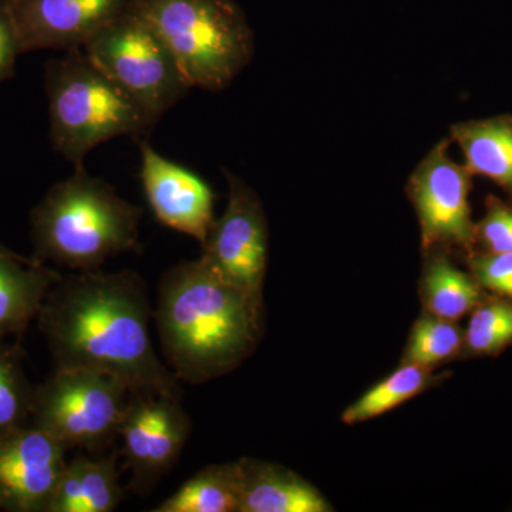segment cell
<instances>
[{
    "label": "cell",
    "mask_w": 512,
    "mask_h": 512,
    "mask_svg": "<svg viewBox=\"0 0 512 512\" xmlns=\"http://www.w3.org/2000/svg\"><path fill=\"white\" fill-rule=\"evenodd\" d=\"M153 316L146 282L137 272L96 269L62 275L37 318L56 369L103 373L131 393L181 400L180 382L154 349Z\"/></svg>",
    "instance_id": "obj_1"
},
{
    "label": "cell",
    "mask_w": 512,
    "mask_h": 512,
    "mask_svg": "<svg viewBox=\"0 0 512 512\" xmlns=\"http://www.w3.org/2000/svg\"><path fill=\"white\" fill-rule=\"evenodd\" d=\"M261 316V306L201 258L167 269L158 284L154 320L178 382L205 383L234 369L255 348Z\"/></svg>",
    "instance_id": "obj_2"
},
{
    "label": "cell",
    "mask_w": 512,
    "mask_h": 512,
    "mask_svg": "<svg viewBox=\"0 0 512 512\" xmlns=\"http://www.w3.org/2000/svg\"><path fill=\"white\" fill-rule=\"evenodd\" d=\"M141 218V207L76 165L32 211L33 258L73 272L96 271L110 258L136 251Z\"/></svg>",
    "instance_id": "obj_3"
},
{
    "label": "cell",
    "mask_w": 512,
    "mask_h": 512,
    "mask_svg": "<svg viewBox=\"0 0 512 512\" xmlns=\"http://www.w3.org/2000/svg\"><path fill=\"white\" fill-rule=\"evenodd\" d=\"M45 90L50 141L74 167L100 144L123 136L138 140L157 126L83 49L46 63Z\"/></svg>",
    "instance_id": "obj_4"
},
{
    "label": "cell",
    "mask_w": 512,
    "mask_h": 512,
    "mask_svg": "<svg viewBox=\"0 0 512 512\" xmlns=\"http://www.w3.org/2000/svg\"><path fill=\"white\" fill-rule=\"evenodd\" d=\"M177 60L191 89L217 93L254 55V33L234 0H128Z\"/></svg>",
    "instance_id": "obj_5"
},
{
    "label": "cell",
    "mask_w": 512,
    "mask_h": 512,
    "mask_svg": "<svg viewBox=\"0 0 512 512\" xmlns=\"http://www.w3.org/2000/svg\"><path fill=\"white\" fill-rule=\"evenodd\" d=\"M83 50L156 124L191 90L164 40L128 3Z\"/></svg>",
    "instance_id": "obj_6"
},
{
    "label": "cell",
    "mask_w": 512,
    "mask_h": 512,
    "mask_svg": "<svg viewBox=\"0 0 512 512\" xmlns=\"http://www.w3.org/2000/svg\"><path fill=\"white\" fill-rule=\"evenodd\" d=\"M131 392L116 377L90 370L56 369L33 392V426L67 451L97 453L119 437Z\"/></svg>",
    "instance_id": "obj_7"
},
{
    "label": "cell",
    "mask_w": 512,
    "mask_h": 512,
    "mask_svg": "<svg viewBox=\"0 0 512 512\" xmlns=\"http://www.w3.org/2000/svg\"><path fill=\"white\" fill-rule=\"evenodd\" d=\"M228 204L214 222L200 258L222 281L262 308L268 259V227L258 195L237 175L225 171Z\"/></svg>",
    "instance_id": "obj_8"
},
{
    "label": "cell",
    "mask_w": 512,
    "mask_h": 512,
    "mask_svg": "<svg viewBox=\"0 0 512 512\" xmlns=\"http://www.w3.org/2000/svg\"><path fill=\"white\" fill-rule=\"evenodd\" d=\"M448 146L447 140L440 141L417 165L409 181L424 251L436 247L471 249L477 242V224L470 207L474 175L450 157Z\"/></svg>",
    "instance_id": "obj_9"
},
{
    "label": "cell",
    "mask_w": 512,
    "mask_h": 512,
    "mask_svg": "<svg viewBox=\"0 0 512 512\" xmlns=\"http://www.w3.org/2000/svg\"><path fill=\"white\" fill-rule=\"evenodd\" d=\"M190 433L191 420L181 400L131 393L119 426L121 454L131 471L130 490L150 493L177 464Z\"/></svg>",
    "instance_id": "obj_10"
},
{
    "label": "cell",
    "mask_w": 512,
    "mask_h": 512,
    "mask_svg": "<svg viewBox=\"0 0 512 512\" xmlns=\"http://www.w3.org/2000/svg\"><path fill=\"white\" fill-rule=\"evenodd\" d=\"M66 451L36 426L0 434V510L47 512L66 467Z\"/></svg>",
    "instance_id": "obj_11"
},
{
    "label": "cell",
    "mask_w": 512,
    "mask_h": 512,
    "mask_svg": "<svg viewBox=\"0 0 512 512\" xmlns=\"http://www.w3.org/2000/svg\"><path fill=\"white\" fill-rule=\"evenodd\" d=\"M20 52L83 49L128 0H3Z\"/></svg>",
    "instance_id": "obj_12"
},
{
    "label": "cell",
    "mask_w": 512,
    "mask_h": 512,
    "mask_svg": "<svg viewBox=\"0 0 512 512\" xmlns=\"http://www.w3.org/2000/svg\"><path fill=\"white\" fill-rule=\"evenodd\" d=\"M140 154L141 184L153 214L202 247L215 222L214 191L200 175L161 156L147 140L140 141Z\"/></svg>",
    "instance_id": "obj_13"
},
{
    "label": "cell",
    "mask_w": 512,
    "mask_h": 512,
    "mask_svg": "<svg viewBox=\"0 0 512 512\" xmlns=\"http://www.w3.org/2000/svg\"><path fill=\"white\" fill-rule=\"evenodd\" d=\"M239 512H329L332 507L311 484L292 471L264 461H238Z\"/></svg>",
    "instance_id": "obj_14"
},
{
    "label": "cell",
    "mask_w": 512,
    "mask_h": 512,
    "mask_svg": "<svg viewBox=\"0 0 512 512\" xmlns=\"http://www.w3.org/2000/svg\"><path fill=\"white\" fill-rule=\"evenodd\" d=\"M60 278L33 256L0 251V336L22 335Z\"/></svg>",
    "instance_id": "obj_15"
},
{
    "label": "cell",
    "mask_w": 512,
    "mask_h": 512,
    "mask_svg": "<svg viewBox=\"0 0 512 512\" xmlns=\"http://www.w3.org/2000/svg\"><path fill=\"white\" fill-rule=\"evenodd\" d=\"M117 454L74 457L66 463L47 512H111L124 498Z\"/></svg>",
    "instance_id": "obj_16"
},
{
    "label": "cell",
    "mask_w": 512,
    "mask_h": 512,
    "mask_svg": "<svg viewBox=\"0 0 512 512\" xmlns=\"http://www.w3.org/2000/svg\"><path fill=\"white\" fill-rule=\"evenodd\" d=\"M450 133L467 170L493 181L512 198V116L464 121Z\"/></svg>",
    "instance_id": "obj_17"
},
{
    "label": "cell",
    "mask_w": 512,
    "mask_h": 512,
    "mask_svg": "<svg viewBox=\"0 0 512 512\" xmlns=\"http://www.w3.org/2000/svg\"><path fill=\"white\" fill-rule=\"evenodd\" d=\"M239 503L241 473L237 461L198 471L153 512H239Z\"/></svg>",
    "instance_id": "obj_18"
},
{
    "label": "cell",
    "mask_w": 512,
    "mask_h": 512,
    "mask_svg": "<svg viewBox=\"0 0 512 512\" xmlns=\"http://www.w3.org/2000/svg\"><path fill=\"white\" fill-rule=\"evenodd\" d=\"M423 299L430 315L454 322L480 305V286L473 276L439 256L424 272Z\"/></svg>",
    "instance_id": "obj_19"
},
{
    "label": "cell",
    "mask_w": 512,
    "mask_h": 512,
    "mask_svg": "<svg viewBox=\"0 0 512 512\" xmlns=\"http://www.w3.org/2000/svg\"><path fill=\"white\" fill-rule=\"evenodd\" d=\"M430 382L429 369L404 363L396 372L348 407L342 414L343 423H362L382 416L423 392Z\"/></svg>",
    "instance_id": "obj_20"
},
{
    "label": "cell",
    "mask_w": 512,
    "mask_h": 512,
    "mask_svg": "<svg viewBox=\"0 0 512 512\" xmlns=\"http://www.w3.org/2000/svg\"><path fill=\"white\" fill-rule=\"evenodd\" d=\"M33 392L19 349L3 342L0 336V434L25 426Z\"/></svg>",
    "instance_id": "obj_21"
},
{
    "label": "cell",
    "mask_w": 512,
    "mask_h": 512,
    "mask_svg": "<svg viewBox=\"0 0 512 512\" xmlns=\"http://www.w3.org/2000/svg\"><path fill=\"white\" fill-rule=\"evenodd\" d=\"M463 333L451 320L424 316L416 323L407 345L404 363L430 369L446 362L463 348Z\"/></svg>",
    "instance_id": "obj_22"
},
{
    "label": "cell",
    "mask_w": 512,
    "mask_h": 512,
    "mask_svg": "<svg viewBox=\"0 0 512 512\" xmlns=\"http://www.w3.org/2000/svg\"><path fill=\"white\" fill-rule=\"evenodd\" d=\"M467 348L477 355H494L512 343V303L494 301L474 309L466 336Z\"/></svg>",
    "instance_id": "obj_23"
},
{
    "label": "cell",
    "mask_w": 512,
    "mask_h": 512,
    "mask_svg": "<svg viewBox=\"0 0 512 512\" xmlns=\"http://www.w3.org/2000/svg\"><path fill=\"white\" fill-rule=\"evenodd\" d=\"M477 241L491 254L512 252V208L498 198H488L487 211L477 225Z\"/></svg>",
    "instance_id": "obj_24"
},
{
    "label": "cell",
    "mask_w": 512,
    "mask_h": 512,
    "mask_svg": "<svg viewBox=\"0 0 512 512\" xmlns=\"http://www.w3.org/2000/svg\"><path fill=\"white\" fill-rule=\"evenodd\" d=\"M470 264L478 284L512 299V252L474 255Z\"/></svg>",
    "instance_id": "obj_25"
},
{
    "label": "cell",
    "mask_w": 512,
    "mask_h": 512,
    "mask_svg": "<svg viewBox=\"0 0 512 512\" xmlns=\"http://www.w3.org/2000/svg\"><path fill=\"white\" fill-rule=\"evenodd\" d=\"M20 52L15 26L5 2L0 0V83L13 79Z\"/></svg>",
    "instance_id": "obj_26"
},
{
    "label": "cell",
    "mask_w": 512,
    "mask_h": 512,
    "mask_svg": "<svg viewBox=\"0 0 512 512\" xmlns=\"http://www.w3.org/2000/svg\"><path fill=\"white\" fill-rule=\"evenodd\" d=\"M0 251H8V248L3 247V245H2V244H0Z\"/></svg>",
    "instance_id": "obj_27"
}]
</instances>
